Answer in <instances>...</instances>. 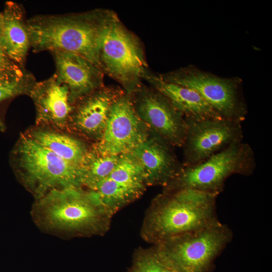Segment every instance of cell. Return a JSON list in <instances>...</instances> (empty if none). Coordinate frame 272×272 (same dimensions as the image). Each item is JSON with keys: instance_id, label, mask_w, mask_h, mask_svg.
<instances>
[{"instance_id": "6da1fadb", "label": "cell", "mask_w": 272, "mask_h": 272, "mask_svg": "<svg viewBox=\"0 0 272 272\" xmlns=\"http://www.w3.org/2000/svg\"><path fill=\"white\" fill-rule=\"evenodd\" d=\"M31 213L39 227L61 236L101 233L112 216L91 190L82 187L50 191L35 200Z\"/></svg>"}, {"instance_id": "7a4b0ae2", "label": "cell", "mask_w": 272, "mask_h": 272, "mask_svg": "<svg viewBox=\"0 0 272 272\" xmlns=\"http://www.w3.org/2000/svg\"><path fill=\"white\" fill-rule=\"evenodd\" d=\"M104 20L95 13L34 16L27 19L31 48L76 53L100 67Z\"/></svg>"}, {"instance_id": "3957f363", "label": "cell", "mask_w": 272, "mask_h": 272, "mask_svg": "<svg viewBox=\"0 0 272 272\" xmlns=\"http://www.w3.org/2000/svg\"><path fill=\"white\" fill-rule=\"evenodd\" d=\"M218 195L191 189L167 191L149 215V237L157 244L220 221L216 211Z\"/></svg>"}, {"instance_id": "277c9868", "label": "cell", "mask_w": 272, "mask_h": 272, "mask_svg": "<svg viewBox=\"0 0 272 272\" xmlns=\"http://www.w3.org/2000/svg\"><path fill=\"white\" fill-rule=\"evenodd\" d=\"M18 181L38 199L53 189L82 187L80 167L72 164L21 133L9 155Z\"/></svg>"}, {"instance_id": "5b68a950", "label": "cell", "mask_w": 272, "mask_h": 272, "mask_svg": "<svg viewBox=\"0 0 272 272\" xmlns=\"http://www.w3.org/2000/svg\"><path fill=\"white\" fill-rule=\"evenodd\" d=\"M233 238L220 221L161 241L156 249L173 272H209Z\"/></svg>"}, {"instance_id": "8992f818", "label": "cell", "mask_w": 272, "mask_h": 272, "mask_svg": "<svg viewBox=\"0 0 272 272\" xmlns=\"http://www.w3.org/2000/svg\"><path fill=\"white\" fill-rule=\"evenodd\" d=\"M254 152L245 143H235L203 162L184 167L166 186L168 191L191 189L219 194L232 175H249L253 172Z\"/></svg>"}, {"instance_id": "52a82bcc", "label": "cell", "mask_w": 272, "mask_h": 272, "mask_svg": "<svg viewBox=\"0 0 272 272\" xmlns=\"http://www.w3.org/2000/svg\"><path fill=\"white\" fill-rule=\"evenodd\" d=\"M101 66L124 83L144 73L145 62L136 40L115 19H104L100 46Z\"/></svg>"}, {"instance_id": "ba28073f", "label": "cell", "mask_w": 272, "mask_h": 272, "mask_svg": "<svg viewBox=\"0 0 272 272\" xmlns=\"http://www.w3.org/2000/svg\"><path fill=\"white\" fill-rule=\"evenodd\" d=\"M184 167L198 164L233 143L241 142V123L223 118H185Z\"/></svg>"}, {"instance_id": "9c48e42d", "label": "cell", "mask_w": 272, "mask_h": 272, "mask_svg": "<svg viewBox=\"0 0 272 272\" xmlns=\"http://www.w3.org/2000/svg\"><path fill=\"white\" fill-rule=\"evenodd\" d=\"M148 138L144 122L129 99L122 97L113 102L106 126L91 149L119 156L131 153Z\"/></svg>"}, {"instance_id": "30bf717a", "label": "cell", "mask_w": 272, "mask_h": 272, "mask_svg": "<svg viewBox=\"0 0 272 272\" xmlns=\"http://www.w3.org/2000/svg\"><path fill=\"white\" fill-rule=\"evenodd\" d=\"M170 82L197 92L223 118L241 123L246 111L233 82L197 72L172 78Z\"/></svg>"}, {"instance_id": "8fae6325", "label": "cell", "mask_w": 272, "mask_h": 272, "mask_svg": "<svg viewBox=\"0 0 272 272\" xmlns=\"http://www.w3.org/2000/svg\"><path fill=\"white\" fill-rule=\"evenodd\" d=\"M29 96L35 108V125L68 131L74 104L69 89L55 74L46 80L36 82Z\"/></svg>"}, {"instance_id": "7c38bea8", "label": "cell", "mask_w": 272, "mask_h": 272, "mask_svg": "<svg viewBox=\"0 0 272 272\" xmlns=\"http://www.w3.org/2000/svg\"><path fill=\"white\" fill-rule=\"evenodd\" d=\"M50 52L56 67L54 74L69 89L73 104L97 89L101 80L99 66L76 53L60 50Z\"/></svg>"}, {"instance_id": "4fadbf2b", "label": "cell", "mask_w": 272, "mask_h": 272, "mask_svg": "<svg viewBox=\"0 0 272 272\" xmlns=\"http://www.w3.org/2000/svg\"><path fill=\"white\" fill-rule=\"evenodd\" d=\"M138 113L144 122L170 145L183 146L187 132L185 118L164 96H144L139 104Z\"/></svg>"}, {"instance_id": "5bb4252c", "label": "cell", "mask_w": 272, "mask_h": 272, "mask_svg": "<svg viewBox=\"0 0 272 272\" xmlns=\"http://www.w3.org/2000/svg\"><path fill=\"white\" fill-rule=\"evenodd\" d=\"M170 146L172 145L156 134L130 153L142 166L147 183L166 186L183 169Z\"/></svg>"}, {"instance_id": "9a60e30c", "label": "cell", "mask_w": 272, "mask_h": 272, "mask_svg": "<svg viewBox=\"0 0 272 272\" xmlns=\"http://www.w3.org/2000/svg\"><path fill=\"white\" fill-rule=\"evenodd\" d=\"M96 90L74 104L69 131H75L89 138L99 139L100 137L114 101L107 92Z\"/></svg>"}, {"instance_id": "2e32d148", "label": "cell", "mask_w": 272, "mask_h": 272, "mask_svg": "<svg viewBox=\"0 0 272 272\" xmlns=\"http://www.w3.org/2000/svg\"><path fill=\"white\" fill-rule=\"evenodd\" d=\"M3 13L4 22L0 47L13 61L25 67L31 48L25 10L21 5L8 1Z\"/></svg>"}, {"instance_id": "e0dca14e", "label": "cell", "mask_w": 272, "mask_h": 272, "mask_svg": "<svg viewBox=\"0 0 272 272\" xmlns=\"http://www.w3.org/2000/svg\"><path fill=\"white\" fill-rule=\"evenodd\" d=\"M56 155L80 167L89 149L71 132L41 125H33L22 132Z\"/></svg>"}, {"instance_id": "ac0fdd59", "label": "cell", "mask_w": 272, "mask_h": 272, "mask_svg": "<svg viewBox=\"0 0 272 272\" xmlns=\"http://www.w3.org/2000/svg\"><path fill=\"white\" fill-rule=\"evenodd\" d=\"M161 94L186 118L199 120L221 117L195 90L173 83L154 78Z\"/></svg>"}, {"instance_id": "d6986e66", "label": "cell", "mask_w": 272, "mask_h": 272, "mask_svg": "<svg viewBox=\"0 0 272 272\" xmlns=\"http://www.w3.org/2000/svg\"><path fill=\"white\" fill-rule=\"evenodd\" d=\"M90 190L112 216L139 197L144 189L119 182L107 177Z\"/></svg>"}, {"instance_id": "ffe728a7", "label": "cell", "mask_w": 272, "mask_h": 272, "mask_svg": "<svg viewBox=\"0 0 272 272\" xmlns=\"http://www.w3.org/2000/svg\"><path fill=\"white\" fill-rule=\"evenodd\" d=\"M119 157L103 155L89 150L80 166L82 186L91 189L107 178L116 165Z\"/></svg>"}, {"instance_id": "44dd1931", "label": "cell", "mask_w": 272, "mask_h": 272, "mask_svg": "<svg viewBox=\"0 0 272 272\" xmlns=\"http://www.w3.org/2000/svg\"><path fill=\"white\" fill-rule=\"evenodd\" d=\"M108 177L142 189L147 183L142 166L131 153L119 156L116 165Z\"/></svg>"}, {"instance_id": "7402d4cb", "label": "cell", "mask_w": 272, "mask_h": 272, "mask_svg": "<svg viewBox=\"0 0 272 272\" xmlns=\"http://www.w3.org/2000/svg\"><path fill=\"white\" fill-rule=\"evenodd\" d=\"M36 81L27 72L21 78L10 82L0 84V130L5 131L6 125L1 113L2 107L10 100L21 95L29 96Z\"/></svg>"}, {"instance_id": "603a6c76", "label": "cell", "mask_w": 272, "mask_h": 272, "mask_svg": "<svg viewBox=\"0 0 272 272\" xmlns=\"http://www.w3.org/2000/svg\"><path fill=\"white\" fill-rule=\"evenodd\" d=\"M131 272H172V270L156 248L139 256Z\"/></svg>"}, {"instance_id": "cb8c5ba5", "label": "cell", "mask_w": 272, "mask_h": 272, "mask_svg": "<svg viewBox=\"0 0 272 272\" xmlns=\"http://www.w3.org/2000/svg\"><path fill=\"white\" fill-rule=\"evenodd\" d=\"M28 71L13 61L0 47V84L21 78Z\"/></svg>"}, {"instance_id": "d4e9b609", "label": "cell", "mask_w": 272, "mask_h": 272, "mask_svg": "<svg viewBox=\"0 0 272 272\" xmlns=\"http://www.w3.org/2000/svg\"><path fill=\"white\" fill-rule=\"evenodd\" d=\"M4 18L3 12H0V37L2 35L4 27Z\"/></svg>"}, {"instance_id": "484cf974", "label": "cell", "mask_w": 272, "mask_h": 272, "mask_svg": "<svg viewBox=\"0 0 272 272\" xmlns=\"http://www.w3.org/2000/svg\"><path fill=\"white\" fill-rule=\"evenodd\" d=\"M172 272H173V271H172Z\"/></svg>"}]
</instances>
